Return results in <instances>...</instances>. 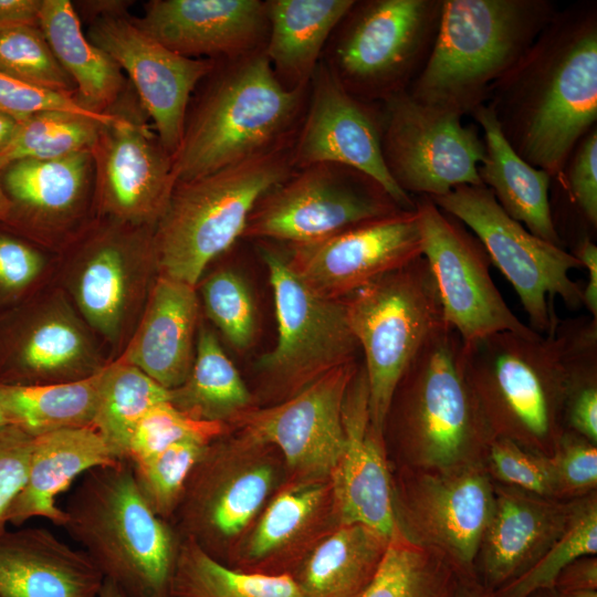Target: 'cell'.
<instances>
[{
  "label": "cell",
  "mask_w": 597,
  "mask_h": 597,
  "mask_svg": "<svg viewBox=\"0 0 597 597\" xmlns=\"http://www.w3.org/2000/svg\"><path fill=\"white\" fill-rule=\"evenodd\" d=\"M515 153L559 177L597 121V4L557 10L486 103Z\"/></svg>",
  "instance_id": "obj_1"
},
{
  "label": "cell",
  "mask_w": 597,
  "mask_h": 597,
  "mask_svg": "<svg viewBox=\"0 0 597 597\" xmlns=\"http://www.w3.org/2000/svg\"><path fill=\"white\" fill-rule=\"evenodd\" d=\"M557 10L547 0H442L432 49L407 92L440 111L472 114Z\"/></svg>",
  "instance_id": "obj_2"
},
{
  "label": "cell",
  "mask_w": 597,
  "mask_h": 597,
  "mask_svg": "<svg viewBox=\"0 0 597 597\" xmlns=\"http://www.w3.org/2000/svg\"><path fill=\"white\" fill-rule=\"evenodd\" d=\"M62 527L126 597H171L181 542L142 495L129 462L91 469L67 499Z\"/></svg>",
  "instance_id": "obj_3"
},
{
  "label": "cell",
  "mask_w": 597,
  "mask_h": 597,
  "mask_svg": "<svg viewBox=\"0 0 597 597\" xmlns=\"http://www.w3.org/2000/svg\"><path fill=\"white\" fill-rule=\"evenodd\" d=\"M187 117L172 156L176 184L196 179L293 140L308 86L289 88L263 49L213 72Z\"/></svg>",
  "instance_id": "obj_4"
},
{
  "label": "cell",
  "mask_w": 597,
  "mask_h": 597,
  "mask_svg": "<svg viewBox=\"0 0 597 597\" xmlns=\"http://www.w3.org/2000/svg\"><path fill=\"white\" fill-rule=\"evenodd\" d=\"M292 143L175 185L153 232L160 275L198 284L208 264L243 235L258 200L295 170Z\"/></svg>",
  "instance_id": "obj_5"
},
{
  "label": "cell",
  "mask_w": 597,
  "mask_h": 597,
  "mask_svg": "<svg viewBox=\"0 0 597 597\" xmlns=\"http://www.w3.org/2000/svg\"><path fill=\"white\" fill-rule=\"evenodd\" d=\"M400 454L418 469L460 464L494 437L469 386L463 342L448 324L413 357L394 392L384 425Z\"/></svg>",
  "instance_id": "obj_6"
},
{
  "label": "cell",
  "mask_w": 597,
  "mask_h": 597,
  "mask_svg": "<svg viewBox=\"0 0 597 597\" xmlns=\"http://www.w3.org/2000/svg\"><path fill=\"white\" fill-rule=\"evenodd\" d=\"M463 366L493 437L559 441L566 365L558 325L549 335L500 332L463 344Z\"/></svg>",
  "instance_id": "obj_7"
},
{
  "label": "cell",
  "mask_w": 597,
  "mask_h": 597,
  "mask_svg": "<svg viewBox=\"0 0 597 597\" xmlns=\"http://www.w3.org/2000/svg\"><path fill=\"white\" fill-rule=\"evenodd\" d=\"M286 478L276 447L232 429L193 465L170 523L181 540L224 564Z\"/></svg>",
  "instance_id": "obj_8"
},
{
  "label": "cell",
  "mask_w": 597,
  "mask_h": 597,
  "mask_svg": "<svg viewBox=\"0 0 597 597\" xmlns=\"http://www.w3.org/2000/svg\"><path fill=\"white\" fill-rule=\"evenodd\" d=\"M352 332L364 354L368 407L383 432L407 367L444 320L437 285L421 255L344 298Z\"/></svg>",
  "instance_id": "obj_9"
},
{
  "label": "cell",
  "mask_w": 597,
  "mask_h": 597,
  "mask_svg": "<svg viewBox=\"0 0 597 597\" xmlns=\"http://www.w3.org/2000/svg\"><path fill=\"white\" fill-rule=\"evenodd\" d=\"M269 273L277 322L273 349L255 364L253 392L259 407L282 402L327 373L356 362L359 345L348 323L344 300L312 291L272 245L259 248Z\"/></svg>",
  "instance_id": "obj_10"
},
{
  "label": "cell",
  "mask_w": 597,
  "mask_h": 597,
  "mask_svg": "<svg viewBox=\"0 0 597 597\" xmlns=\"http://www.w3.org/2000/svg\"><path fill=\"white\" fill-rule=\"evenodd\" d=\"M442 0L355 1L327 62L354 97L383 102L407 91L432 49Z\"/></svg>",
  "instance_id": "obj_11"
},
{
  "label": "cell",
  "mask_w": 597,
  "mask_h": 597,
  "mask_svg": "<svg viewBox=\"0 0 597 597\" xmlns=\"http://www.w3.org/2000/svg\"><path fill=\"white\" fill-rule=\"evenodd\" d=\"M430 199L472 231L515 290L533 331L554 333L559 323L553 306L556 296L570 310L583 306V289L569 275L583 268L575 254L512 219L485 186H459Z\"/></svg>",
  "instance_id": "obj_12"
},
{
  "label": "cell",
  "mask_w": 597,
  "mask_h": 597,
  "mask_svg": "<svg viewBox=\"0 0 597 597\" xmlns=\"http://www.w3.org/2000/svg\"><path fill=\"white\" fill-rule=\"evenodd\" d=\"M401 209L373 178L317 164L295 169L253 207L242 237L300 245Z\"/></svg>",
  "instance_id": "obj_13"
},
{
  "label": "cell",
  "mask_w": 597,
  "mask_h": 597,
  "mask_svg": "<svg viewBox=\"0 0 597 597\" xmlns=\"http://www.w3.org/2000/svg\"><path fill=\"white\" fill-rule=\"evenodd\" d=\"M379 111L385 166L404 192L434 198L459 186H483L478 168L484 143L460 116L422 104L407 91L380 102Z\"/></svg>",
  "instance_id": "obj_14"
},
{
  "label": "cell",
  "mask_w": 597,
  "mask_h": 597,
  "mask_svg": "<svg viewBox=\"0 0 597 597\" xmlns=\"http://www.w3.org/2000/svg\"><path fill=\"white\" fill-rule=\"evenodd\" d=\"M107 112L114 118L103 125L91 150L98 208L112 221L155 228L176 185L172 156L130 83Z\"/></svg>",
  "instance_id": "obj_15"
},
{
  "label": "cell",
  "mask_w": 597,
  "mask_h": 597,
  "mask_svg": "<svg viewBox=\"0 0 597 597\" xmlns=\"http://www.w3.org/2000/svg\"><path fill=\"white\" fill-rule=\"evenodd\" d=\"M396 525L416 544L440 552L462 577L472 568L489 524L494 494L476 468L405 467L391 475Z\"/></svg>",
  "instance_id": "obj_16"
},
{
  "label": "cell",
  "mask_w": 597,
  "mask_h": 597,
  "mask_svg": "<svg viewBox=\"0 0 597 597\" xmlns=\"http://www.w3.org/2000/svg\"><path fill=\"white\" fill-rule=\"evenodd\" d=\"M422 256L437 290L444 320L463 344L500 333L528 334L505 303L491 273V261L480 241L429 197L415 199Z\"/></svg>",
  "instance_id": "obj_17"
},
{
  "label": "cell",
  "mask_w": 597,
  "mask_h": 597,
  "mask_svg": "<svg viewBox=\"0 0 597 597\" xmlns=\"http://www.w3.org/2000/svg\"><path fill=\"white\" fill-rule=\"evenodd\" d=\"M308 103L291 146L294 169L317 164L346 166L376 180L404 210L415 199L390 177L383 158L380 111L348 93L321 61L308 85Z\"/></svg>",
  "instance_id": "obj_18"
},
{
  "label": "cell",
  "mask_w": 597,
  "mask_h": 597,
  "mask_svg": "<svg viewBox=\"0 0 597 597\" xmlns=\"http://www.w3.org/2000/svg\"><path fill=\"white\" fill-rule=\"evenodd\" d=\"M86 36L127 74L161 145L174 156L184 135L190 95L212 74L217 60L171 51L139 29L129 14L92 20Z\"/></svg>",
  "instance_id": "obj_19"
},
{
  "label": "cell",
  "mask_w": 597,
  "mask_h": 597,
  "mask_svg": "<svg viewBox=\"0 0 597 597\" xmlns=\"http://www.w3.org/2000/svg\"><path fill=\"white\" fill-rule=\"evenodd\" d=\"M358 367L356 362L341 366L282 402L255 407L231 428L276 447L286 481L329 480L344 446L345 395Z\"/></svg>",
  "instance_id": "obj_20"
},
{
  "label": "cell",
  "mask_w": 597,
  "mask_h": 597,
  "mask_svg": "<svg viewBox=\"0 0 597 597\" xmlns=\"http://www.w3.org/2000/svg\"><path fill=\"white\" fill-rule=\"evenodd\" d=\"M422 255L415 210H400L326 239L290 245L287 263L316 294L344 300L356 290Z\"/></svg>",
  "instance_id": "obj_21"
},
{
  "label": "cell",
  "mask_w": 597,
  "mask_h": 597,
  "mask_svg": "<svg viewBox=\"0 0 597 597\" xmlns=\"http://www.w3.org/2000/svg\"><path fill=\"white\" fill-rule=\"evenodd\" d=\"M342 523L331 479L286 481L224 565L250 574L291 576Z\"/></svg>",
  "instance_id": "obj_22"
},
{
  "label": "cell",
  "mask_w": 597,
  "mask_h": 597,
  "mask_svg": "<svg viewBox=\"0 0 597 597\" xmlns=\"http://www.w3.org/2000/svg\"><path fill=\"white\" fill-rule=\"evenodd\" d=\"M135 24L171 51L188 57L228 61L264 48L265 1L153 0Z\"/></svg>",
  "instance_id": "obj_23"
},
{
  "label": "cell",
  "mask_w": 597,
  "mask_h": 597,
  "mask_svg": "<svg viewBox=\"0 0 597 597\" xmlns=\"http://www.w3.org/2000/svg\"><path fill=\"white\" fill-rule=\"evenodd\" d=\"M344 446L331 475L342 523H359L387 536L396 528L392 483L383 432L369 415L364 366L348 385L343 405Z\"/></svg>",
  "instance_id": "obj_24"
},
{
  "label": "cell",
  "mask_w": 597,
  "mask_h": 597,
  "mask_svg": "<svg viewBox=\"0 0 597 597\" xmlns=\"http://www.w3.org/2000/svg\"><path fill=\"white\" fill-rule=\"evenodd\" d=\"M10 202L2 224L23 235L48 231L73 220L94 189L91 150L54 159H20L0 170Z\"/></svg>",
  "instance_id": "obj_25"
},
{
  "label": "cell",
  "mask_w": 597,
  "mask_h": 597,
  "mask_svg": "<svg viewBox=\"0 0 597 597\" xmlns=\"http://www.w3.org/2000/svg\"><path fill=\"white\" fill-rule=\"evenodd\" d=\"M154 228L132 227L111 220L90 237L80 254L75 298L86 320L112 338L127 314L133 270L155 258Z\"/></svg>",
  "instance_id": "obj_26"
},
{
  "label": "cell",
  "mask_w": 597,
  "mask_h": 597,
  "mask_svg": "<svg viewBox=\"0 0 597 597\" xmlns=\"http://www.w3.org/2000/svg\"><path fill=\"white\" fill-rule=\"evenodd\" d=\"M104 577L83 549L44 527L0 534V597H100Z\"/></svg>",
  "instance_id": "obj_27"
},
{
  "label": "cell",
  "mask_w": 597,
  "mask_h": 597,
  "mask_svg": "<svg viewBox=\"0 0 597 597\" xmlns=\"http://www.w3.org/2000/svg\"><path fill=\"white\" fill-rule=\"evenodd\" d=\"M199 301L196 286L159 275L122 360L167 390L188 377L196 354Z\"/></svg>",
  "instance_id": "obj_28"
},
{
  "label": "cell",
  "mask_w": 597,
  "mask_h": 597,
  "mask_svg": "<svg viewBox=\"0 0 597 597\" xmlns=\"http://www.w3.org/2000/svg\"><path fill=\"white\" fill-rule=\"evenodd\" d=\"M572 515L566 507L500 491L480 548L479 584L494 593L520 577L559 537Z\"/></svg>",
  "instance_id": "obj_29"
},
{
  "label": "cell",
  "mask_w": 597,
  "mask_h": 597,
  "mask_svg": "<svg viewBox=\"0 0 597 597\" xmlns=\"http://www.w3.org/2000/svg\"><path fill=\"white\" fill-rule=\"evenodd\" d=\"M118 462L92 426L34 437L27 481L10 509L8 523L20 526L29 519L44 517L63 526L65 512L56 496L82 473Z\"/></svg>",
  "instance_id": "obj_30"
},
{
  "label": "cell",
  "mask_w": 597,
  "mask_h": 597,
  "mask_svg": "<svg viewBox=\"0 0 597 597\" xmlns=\"http://www.w3.org/2000/svg\"><path fill=\"white\" fill-rule=\"evenodd\" d=\"M482 129L485 157L479 177L501 208L534 235L563 247L554 223L548 190L551 176L521 158L503 136L486 105L472 114Z\"/></svg>",
  "instance_id": "obj_31"
},
{
  "label": "cell",
  "mask_w": 597,
  "mask_h": 597,
  "mask_svg": "<svg viewBox=\"0 0 597 597\" xmlns=\"http://www.w3.org/2000/svg\"><path fill=\"white\" fill-rule=\"evenodd\" d=\"M354 0H269L268 36L263 52L289 87H307L326 41Z\"/></svg>",
  "instance_id": "obj_32"
},
{
  "label": "cell",
  "mask_w": 597,
  "mask_h": 597,
  "mask_svg": "<svg viewBox=\"0 0 597 597\" xmlns=\"http://www.w3.org/2000/svg\"><path fill=\"white\" fill-rule=\"evenodd\" d=\"M390 536L343 523L291 575L303 597H359L374 579Z\"/></svg>",
  "instance_id": "obj_33"
},
{
  "label": "cell",
  "mask_w": 597,
  "mask_h": 597,
  "mask_svg": "<svg viewBox=\"0 0 597 597\" xmlns=\"http://www.w3.org/2000/svg\"><path fill=\"white\" fill-rule=\"evenodd\" d=\"M40 29L74 82L77 103L90 112L107 113L129 82L119 65L84 34L73 3L43 0Z\"/></svg>",
  "instance_id": "obj_34"
},
{
  "label": "cell",
  "mask_w": 597,
  "mask_h": 597,
  "mask_svg": "<svg viewBox=\"0 0 597 597\" xmlns=\"http://www.w3.org/2000/svg\"><path fill=\"white\" fill-rule=\"evenodd\" d=\"M169 402L196 420L230 427L259 407L217 336L205 326L198 333L191 370L180 386L169 390Z\"/></svg>",
  "instance_id": "obj_35"
},
{
  "label": "cell",
  "mask_w": 597,
  "mask_h": 597,
  "mask_svg": "<svg viewBox=\"0 0 597 597\" xmlns=\"http://www.w3.org/2000/svg\"><path fill=\"white\" fill-rule=\"evenodd\" d=\"M104 367L82 379L33 385H0V406L10 425L36 437L46 432L92 426Z\"/></svg>",
  "instance_id": "obj_36"
},
{
  "label": "cell",
  "mask_w": 597,
  "mask_h": 597,
  "mask_svg": "<svg viewBox=\"0 0 597 597\" xmlns=\"http://www.w3.org/2000/svg\"><path fill=\"white\" fill-rule=\"evenodd\" d=\"M165 401H169V390L121 359L104 367L92 427L113 454L126 461L128 444L138 422L153 407Z\"/></svg>",
  "instance_id": "obj_37"
},
{
  "label": "cell",
  "mask_w": 597,
  "mask_h": 597,
  "mask_svg": "<svg viewBox=\"0 0 597 597\" xmlns=\"http://www.w3.org/2000/svg\"><path fill=\"white\" fill-rule=\"evenodd\" d=\"M460 578L446 556L413 543L396 525L374 579L359 597H450Z\"/></svg>",
  "instance_id": "obj_38"
},
{
  "label": "cell",
  "mask_w": 597,
  "mask_h": 597,
  "mask_svg": "<svg viewBox=\"0 0 597 597\" xmlns=\"http://www.w3.org/2000/svg\"><path fill=\"white\" fill-rule=\"evenodd\" d=\"M171 597H303L291 576H265L233 569L181 540Z\"/></svg>",
  "instance_id": "obj_39"
},
{
  "label": "cell",
  "mask_w": 597,
  "mask_h": 597,
  "mask_svg": "<svg viewBox=\"0 0 597 597\" xmlns=\"http://www.w3.org/2000/svg\"><path fill=\"white\" fill-rule=\"evenodd\" d=\"M114 118L113 113L81 114L50 109L20 121L18 129L0 154V170L20 159H54L92 150L103 125Z\"/></svg>",
  "instance_id": "obj_40"
},
{
  "label": "cell",
  "mask_w": 597,
  "mask_h": 597,
  "mask_svg": "<svg viewBox=\"0 0 597 597\" xmlns=\"http://www.w3.org/2000/svg\"><path fill=\"white\" fill-rule=\"evenodd\" d=\"M597 553V506L591 502L573 513L568 525L520 577L492 593L493 597H527L554 588L561 573L576 559Z\"/></svg>",
  "instance_id": "obj_41"
},
{
  "label": "cell",
  "mask_w": 597,
  "mask_h": 597,
  "mask_svg": "<svg viewBox=\"0 0 597 597\" xmlns=\"http://www.w3.org/2000/svg\"><path fill=\"white\" fill-rule=\"evenodd\" d=\"M0 72L56 93L74 96L76 92L40 27L0 29Z\"/></svg>",
  "instance_id": "obj_42"
},
{
  "label": "cell",
  "mask_w": 597,
  "mask_h": 597,
  "mask_svg": "<svg viewBox=\"0 0 597 597\" xmlns=\"http://www.w3.org/2000/svg\"><path fill=\"white\" fill-rule=\"evenodd\" d=\"M208 444L186 441L130 463L136 484L151 510L170 522L187 479Z\"/></svg>",
  "instance_id": "obj_43"
},
{
  "label": "cell",
  "mask_w": 597,
  "mask_h": 597,
  "mask_svg": "<svg viewBox=\"0 0 597 597\" xmlns=\"http://www.w3.org/2000/svg\"><path fill=\"white\" fill-rule=\"evenodd\" d=\"M208 317L238 350L249 349L258 334V313L244 280L230 269L210 274L201 285Z\"/></svg>",
  "instance_id": "obj_44"
},
{
  "label": "cell",
  "mask_w": 597,
  "mask_h": 597,
  "mask_svg": "<svg viewBox=\"0 0 597 597\" xmlns=\"http://www.w3.org/2000/svg\"><path fill=\"white\" fill-rule=\"evenodd\" d=\"M231 430L223 423L196 420L165 401L153 407L138 422L128 444L126 461L136 462L179 442L209 444Z\"/></svg>",
  "instance_id": "obj_45"
},
{
  "label": "cell",
  "mask_w": 597,
  "mask_h": 597,
  "mask_svg": "<svg viewBox=\"0 0 597 597\" xmlns=\"http://www.w3.org/2000/svg\"><path fill=\"white\" fill-rule=\"evenodd\" d=\"M489 444L491 465L501 480L536 495L557 492L551 459L532 454L509 438L494 437Z\"/></svg>",
  "instance_id": "obj_46"
},
{
  "label": "cell",
  "mask_w": 597,
  "mask_h": 597,
  "mask_svg": "<svg viewBox=\"0 0 597 597\" xmlns=\"http://www.w3.org/2000/svg\"><path fill=\"white\" fill-rule=\"evenodd\" d=\"M43 256L19 233L0 223V308L18 302L43 270Z\"/></svg>",
  "instance_id": "obj_47"
},
{
  "label": "cell",
  "mask_w": 597,
  "mask_h": 597,
  "mask_svg": "<svg viewBox=\"0 0 597 597\" xmlns=\"http://www.w3.org/2000/svg\"><path fill=\"white\" fill-rule=\"evenodd\" d=\"M33 439L15 425L0 427V534L7 531L10 509L25 484Z\"/></svg>",
  "instance_id": "obj_48"
},
{
  "label": "cell",
  "mask_w": 597,
  "mask_h": 597,
  "mask_svg": "<svg viewBox=\"0 0 597 597\" xmlns=\"http://www.w3.org/2000/svg\"><path fill=\"white\" fill-rule=\"evenodd\" d=\"M570 197L584 220L597 227V129L594 126L576 145L564 171Z\"/></svg>",
  "instance_id": "obj_49"
},
{
  "label": "cell",
  "mask_w": 597,
  "mask_h": 597,
  "mask_svg": "<svg viewBox=\"0 0 597 597\" xmlns=\"http://www.w3.org/2000/svg\"><path fill=\"white\" fill-rule=\"evenodd\" d=\"M552 460L557 492H585L597 483V449L577 433L564 434Z\"/></svg>",
  "instance_id": "obj_50"
},
{
  "label": "cell",
  "mask_w": 597,
  "mask_h": 597,
  "mask_svg": "<svg viewBox=\"0 0 597 597\" xmlns=\"http://www.w3.org/2000/svg\"><path fill=\"white\" fill-rule=\"evenodd\" d=\"M50 109L98 114L83 108L72 95L44 90L0 72V113L22 121Z\"/></svg>",
  "instance_id": "obj_51"
},
{
  "label": "cell",
  "mask_w": 597,
  "mask_h": 597,
  "mask_svg": "<svg viewBox=\"0 0 597 597\" xmlns=\"http://www.w3.org/2000/svg\"><path fill=\"white\" fill-rule=\"evenodd\" d=\"M554 589L557 591L597 589L596 557H582L568 565L558 576Z\"/></svg>",
  "instance_id": "obj_52"
},
{
  "label": "cell",
  "mask_w": 597,
  "mask_h": 597,
  "mask_svg": "<svg viewBox=\"0 0 597 597\" xmlns=\"http://www.w3.org/2000/svg\"><path fill=\"white\" fill-rule=\"evenodd\" d=\"M573 253L588 271V281L582 294L583 306L593 320H597V247L589 238H584Z\"/></svg>",
  "instance_id": "obj_53"
},
{
  "label": "cell",
  "mask_w": 597,
  "mask_h": 597,
  "mask_svg": "<svg viewBox=\"0 0 597 597\" xmlns=\"http://www.w3.org/2000/svg\"><path fill=\"white\" fill-rule=\"evenodd\" d=\"M42 2L43 0H0V29L40 27Z\"/></svg>",
  "instance_id": "obj_54"
},
{
  "label": "cell",
  "mask_w": 597,
  "mask_h": 597,
  "mask_svg": "<svg viewBox=\"0 0 597 597\" xmlns=\"http://www.w3.org/2000/svg\"><path fill=\"white\" fill-rule=\"evenodd\" d=\"M130 3L124 0H90L77 1L73 6L78 9L77 13H83L91 22L97 18L128 15Z\"/></svg>",
  "instance_id": "obj_55"
},
{
  "label": "cell",
  "mask_w": 597,
  "mask_h": 597,
  "mask_svg": "<svg viewBox=\"0 0 597 597\" xmlns=\"http://www.w3.org/2000/svg\"><path fill=\"white\" fill-rule=\"evenodd\" d=\"M450 597H493L492 593L484 589L478 580L470 577H461Z\"/></svg>",
  "instance_id": "obj_56"
},
{
  "label": "cell",
  "mask_w": 597,
  "mask_h": 597,
  "mask_svg": "<svg viewBox=\"0 0 597 597\" xmlns=\"http://www.w3.org/2000/svg\"><path fill=\"white\" fill-rule=\"evenodd\" d=\"M19 124V119L0 113V154L3 153L11 143Z\"/></svg>",
  "instance_id": "obj_57"
},
{
  "label": "cell",
  "mask_w": 597,
  "mask_h": 597,
  "mask_svg": "<svg viewBox=\"0 0 597 597\" xmlns=\"http://www.w3.org/2000/svg\"><path fill=\"white\" fill-rule=\"evenodd\" d=\"M100 597H126L123 590L113 582L104 579Z\"/></svg>",
  "instance_id": "obj_58"
},
{
  "label": "cell",
  "mask_w": 597,
  "mask_h": 597,
  "mask_svg": "<svg viewBox=\"0 0 597 597\" xmlns=\"http://www.w3.org/2000/svg\"><path fill=\"white\" fill-rule=\"evenodd\" d=\"M557 593L558 597H597V589H576Z\"/></svg>",
  "instance_id": "obj_59"
},
{
  "label": "cell",
  "mask_w": 597,
  "mask_h": 597,
  "mask_svg": "<svg viewBox=\"0 0 597 597\" xmlns=\"http://www.w3.org/2000/svg\"><path fill=\"white\" fill-rule=\"evenodd\" d=\"M10 202L3 191L0 178V223L3 222L9 213Z\"/></svg>",
  "instance_id": "obj_60"
},
{
  "label": "cell",
  "mask_w": 597,
  "mask_h": 597,
  "mask_svg": "<svg viewBox=\"0 0 597 597\" xmlns=\"http://www.w3.org/2000/svg\"><path fill=\"white\" fill-rule=\"evenodd\" d=\"M527 597H558V593L554 588H549L537 590Z\"/></svg>",
  "instance_id": "obj_61"
},
{
  "label": "cell",
  "mask_w": 597,
  "mask_h": 597,
  "mask_svg": "<svg viewBox=\"0 0 597 597\" xmlns=\"http://www.w3.org/2000/svg\"><path fill=\"white\" fill-rule=\"evenodd\" d=\"M10 425L3 409L0 406V427Z\"/></svg>",
  "instance_id": "obj_62"
}]
</instances>
